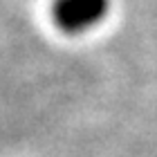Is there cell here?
<instances>
[{
    "label": "cell",
    "mask_w": 157,
    "mask_h": 157,
    "mask_svg": "<svg viewBox=\"0 0 157 157\" xmlns=\"http://www.w3.org/2000/svg\"><path fill=\"white\" fill-rule=\"evenodd\" d=\"M110 9V0H56L54 23L67 34H81L97 27Z\"/></svg>",
    "instance_id": "obj_1"
}]
</instances>
